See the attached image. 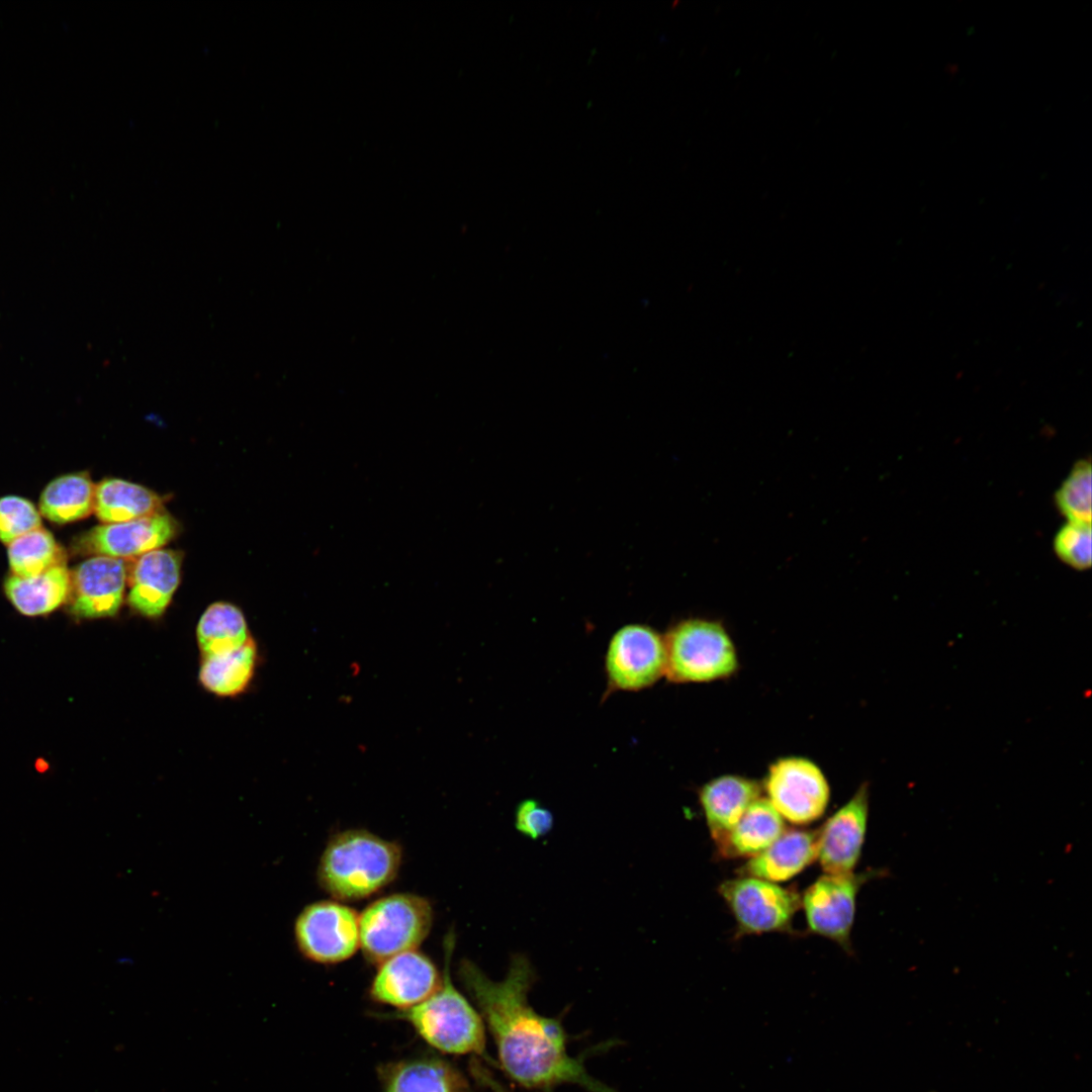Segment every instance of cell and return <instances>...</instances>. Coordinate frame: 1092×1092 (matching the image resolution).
Instances as JSON below:
<instances>
[{"instance_id":"obj_1","label":"cell","mask_w":1092,"mask_h":1092,"mask_svg":"<svg viewBox=\"0 0 1092 1092\" xmlns=\"http://www.w3.org/2000/svg\"><path fill=\"white\" fill-rule=\"evenodd\" d=\"M459 977L494 1040L499 1067L518 1085L547 1090L571 1084L588 1092H617L569 1055L560 1021L530 1005L537 975L527 957L513 956L502 981H492L470 961L460 964Z\"/></svg>"},{"instance_id":"obj_2","label":"cell","mask_w":1092,"mask_h":1092,"mask_svg":"<svg viewBox=\"0 0 1092 1092\" xmlns=\"http://www.w3.org/2000/svg\"><path fill=\"white\" fill-rule=\"evenodd\" d=\"M401 862L398 844L363 829L336 834L317 868L322 888L337 900L367 898L389 884Z\"/></svg>"},{"instance_id":"obj_3","label":"cell","mask_w":1092,"mask_h":1092,"mask_svg":"<svg viewBox=\"0 0 1092 1092\" xmlns=\"http://www.w3.org/2000/svg\"><path fill=\"white\" fill-rule=\"evenodd\" d=\"M445 946V968L440 987L420 1004L399 1010L398 1017L407 1021L423 1039L440 1052L487 1058L483 1019L450 978L449 963L454 937H447Z\"/></svg>"},{"instance_id":"obj_4","label":"cell","mask_w":1092,"mask_h":1092,"mask_svg":"<svg viewBox=\"0 0 1092 1092\" xmlns=\"http://www.w3.org/2000/svg\"><path fill=\"white\" fill-rule=\"evenodd\" d=\"M663 639L668 681L710 682L729 678L738 670L735 644L720 622L685 619L670 626Z\"/></svg>"},{"instance_id":"obj_5","label":"cell","mask_w":1092,"mask_h":1092,"mask_svg":"<svg viewBox=\"0 0 1092 1092\" xmlns=\"http://www.w3.org/2000/svg\"><path fill=\"white\" fill-rule=\"evenodd\" d=\"M431 904L408 893L382 897L359 914L360 947L372 963L380 965L398 953L416 949L430 932Z\"/></svg>"},{"instance_id":"obj_6","label":"cell","mask_w":1092,"mask_h":1092,"mask_svg":"<svg viewBox=\"0 0 1092 1092\" xmlns=\"http://www.w3.org/2000/svg\"><path fill=\"white\" fill-rule=\"evenodd\" d=\"M665 665L663 635L648 625H625L613 634L608 644L605 696L650 688L664 676Z\"/></svg>"},{"instance_id":"obj_7","label":"cell","mask_w":1092,"mask_h":1092,"mask_svg":"<svg viewBox=\"0 0 1092 1092\" xmlns=\"http://www.w3.org/2000/svg\"><path fill=\"white\" fill-rule=\"evenodd\" d=\"M762 790L783 819L806 825L819 819L830 800L829 783L813 760L784 756L770 763Z\"/></svg>"},{"instance_id":"obj_8","label":"cell","mask_w":1092,"mask_h":1092,"mask_svg":"<svg viewBox=\"0 0 1092 1092\" xmlns=\"http://www.w3.org/2000/svg\"><path fill=\"white\" fill-rule=\"evenodd\" d=\"M718 892L742 934L788 931L801 907L795 890L752 877L725 881Z\"/></svg>"},{"instance_id":"obj_9","label":"cell","mask_w":1092,"mask_h":1092,"mask_svg":"<svg viewBox=\"0 0 1092 1092\" xmlns=\"http://www.w3.org/2000/svg\"><path fill=\"white\" fill-rule=\"evenodd\" d=\"M885 874L883 870H872L818 878L801 897L809 930L850 952L857 894L864 883Z\"/></svg>"},{"instance_id":"obj_10","label":"cell","mask_w":1092,"mask_h":1092,"mask_svg":"<svg viewBox=\"0 0 1092 1092\" xmlns=\"http://www.w3.org/2000/svg\"><path fill=\"white\" fill-rule=\"evenodd\" d=\"M294 936L299 951L309 961H346L360 947L359 914L338 901L314 902L297 916Z\"/></svg>"},{"instance_id":"obj_11","label":"cell","mask_w":1092,"mask_h":1092,"mask_svg":"<svg viewBox=\"0 0 1092 1092\" xmlns=\"http://www.w3.org/2000/svg\"><path fill=\"white\" fill-rule=\"evenodd\" d=\"M177 522L166 512L118 523L96 526L75 542L83 555L117 559L139 557L161 548L177 534Z\"/></svg>"},{"instance_id":"obj_12","label":"cell","mask_w":1092,"mask_h":1092,"mask_svg":"<svg viewBox=\"0 0 1092 1092\" xmlns=\"http://www.w3.org/2000/svg\"><path fill=\"white\" fill-rule=\"evenodd\" d=\"M869 806V785L863 783L818 829L817 859L824 874L853 873L866 840Z\"/></svg>"},{"instance_id":"obj_13","label":"cell","mask_w":1092,"mask_h":1092,"mask_svg":"<svg viewBox=\"0 0 1092 1092\" xmlns=\"http://www.w3.org/2000/svg\"><path fill=\"white\" fill-rule=\"evenodd\" d=\"M127 569L122 559L92 556L71 571L69 605L82 619L114 616L123 601Z\"/></svg>"},{"instance_id":"obj_14","label":"cell","mask_w":1092,"mask_h":1092,"mask_svg":"<svg viewBox=\"0 0 1092 1092\" xmlns=\"http://www.w3.org/2000/svg\"><path fill=\"white\" fill-rule=\"evenodd\" d=\"M441 981L434 963L413 949L379 965L370 995L377 1002L404 1010L429 998L440 987Z\"/></svg>"},{"instance_id":"obj_15","label":"cell","mask_w":1092,"mask_h":1092,"mask_svg":"<svg viewBox=\"0 0 1092 1092\" xmlns=\"http://www.w3.org/2000/svg\"><path fill=\"white\" fill-rule=\"evenodd\" d=\"M182 556L158 548L136 559L127 577L129 607L142 616L157 618L168 608L180 581Z\"/></svg>"},{"instance_id":"obj_16","label":"cell","mask_w":1092,"mask_h":1092,"mask_svg":"<svg viewBox=\"0 0 1092 1092\" xmlns=\"http://www.w3.org/2000/svg\"><path fill=\"white\" fill-rule=\"evenodd\" d=\"M762 787L755 780L725 775L710 780L698 791L699 803L714 842L723 838L745 810L759 797Z\"/></svg>"},{"instance_id":"obj_17","label":"cell","mask_w":1092,"mask_h":1092,"mask_svg":"<svg viewBox=\"0 0 1092 1092\" xmlns=\"http://www.w3.org/2000/svg\"><path fill=\"white\" fill-rule=\"evenodd\" d=\"M818 830H785L766 849L749 858L739 870L741 876L763 881L785 882L817 859Z\"/></svg>"},{"instance_id":"obj_18","label":"cell","mask_w":1092,"mask_h":1092,"mask_svg":"<svg viewBox=\"0 0 1092 1092\" xmlns=\"http://www.w3.org/2000/svg\"><path fill=\"white\" fill-rule=\"evenodd\" d=\"M785 830L782 816L766 798L759 797L715 844L724 857L751 858L766 849Z\"/></svg>"},{"instance_id":"obj_19","label":"cell","mask_w":1092,"mask_h":1092,"mask_svg":"<svg viewBox=\"0 0 1092 1092\" xmlns=\"http://www.w3.org/2000/svg\"><path fill=\"white\" fill-rule=\"evenodd\" d=\"M71 571L66 562L57 564L32 577L9 575L4 593L11 605L22 615L43 616L57 610L69 600Z\"/></svg>"},{"instance_id":"obj_20","label":"cell","mask_w":1092,"mask_h":1092,"mask_svg":"<svg viewBox=\"0 0 1092 1092\" xmlns=\"http://www.w3.org/2000/svg\"><path fill=\"white\" fill-rule=\"evenodd\" d=\"M383 1092H468V1083L449 1063L438 1058H417L387 1066Z\"/></svg>"},{"instance_id":"obj_21","label":"cell","mask_w":1092,"mask_h":1092,"mask_svg":"<svg viewBox=\"0 0 1092 1092\" xmlns=\"http://www.w3.org/2000/svg\"><path fill=\"white\" fill-rule=\"evenodd\" d=\"M93 512L103 523L125 522L163 512V502L141 484L106 478L96 484Z\"/></svg>"},{"instance_id":"obj_22","label":"cell","mask_w":1092,"mask_h":1092,"mask_svg":"<svg viewBox=\"0 0 1092 1092\" xmlns=\"http://www.w3.org/2000/svg\"><path fill=\"white\" fill-rule=\"evenodd\" d=\"M95 488L85 472L61 475L42 489L38 511L56 524L82 520L94 511Z\"/></svg>"},{"instance_id":"obj_23","label":"cell","mask_w":1092,"mask_h":1092,"mask_svg":"<svg viewBox=\"0 0 1092 1092\" xmlns=\"http://www.w3.org/2000/svg\"><path fill=\"white\" fill-rule=\"evenodd\" d=\"M257 645L251 637L241 647L202 657L198 678L202 687L219 697H234L249 686L255 671Z\"/></svg>"},{"instance_id":"obj_24","label":"cell","mask_w":1092,"mask_h":1092,"mask_svg":"<svg viewBox=\"0 0 1092 1092\" xmlns=\"http://www.w3.org/2000/svg\"><path fill=\"white\" fill-rule=\"evenodd\" d=\"M250 638L243 612L228 602H215L208 606L196 627V639L202 657L235 650Z\"/></svg>"},{"instance_id":"obj_25","label":"cell","mask_w":1092,"mask_h":1092,"mask_svg":"<svg viewBox=\"0 0 1092 1092\" xmlns=\"http://www.w3.org/2000/svg\"><path fill=\"white\" fill-rule=\"evenodd\" d=\"M7 556L12 575L20 577H32L66 562L63 549L53 534L42 527L8 544Z\"/></svg>"},{"instance_id":"obj_26","label":"cell","mask_w":1092,"mask_h":1092,"mask_svg":"<svg viewBox=\"0 0 1092 1092\" xmlns=\"http://www.w3.org/2000/svg\"><path fill=\"white\" fill-rule=\"evenodd\" d=\"M1091 478L1090 460H1079L1056 491V506L1069 522L1091 525Z\"/></svg>"},{"instance_id":"obj_27","label":"cell","mask_w":1092,"mask_h":1092,"mask_svg":"<svg viewBox=\"0 0 1092 1092\" xmlns=\"http://www.w3.org/2000/svg\"><path fill=\"white\" fill-rule=\"evenodd\" d=\"M39 527L41 515L29 499L13 494L0 497V542L8 545Z\"/></svg>"},{"instance_id":"obj_28","label":"cell","mask_w":1092,"mask_h":1092,"mask_svg":"<svg viewBox=\"0 0 1092 1092\" xmlns=\"http://www.w3.org/2000/svg\"><path fill=\"white\" fill-rule=\"evenodd\" d=\"M1091 525L1068 522L1054 538V550L1067 565L1085 570L1091 566Z\"/></svg>"},{"instance_id":"obj_29","label":"cell","mask_w":1092,"mask_h":1092,"mask_svg":"<svg viewBox=\"0 0 1092 1092\" xmlns=\"http://www.w3.org/2000/svg\"><path fill=\"white\" fill-rule=\"evenodd\" d=\"M515 825L520 833L538 839L552 829L553 815L538 801L527 799L516 809Z\"/></svg>"},{"instance_id":"obj_30","label":"cell","mask_w":1092,"mask_h":1092,"mask_svg":"<svg viewBox=\"0 0 1092 1092\" xmlns=\"http://www.w3.org/2000/svg\"><path fill=\"white\" fill-rule=\"evenodd\" d=\"M474 1076L480 1079L482 1084H485L491 1092H513L509 1090L505 1085L497 1081L490 1073H488L483 1067L475 1063L472 1066Z\"/></svg>"}]
</instances>
